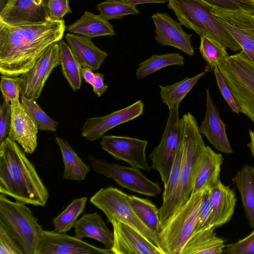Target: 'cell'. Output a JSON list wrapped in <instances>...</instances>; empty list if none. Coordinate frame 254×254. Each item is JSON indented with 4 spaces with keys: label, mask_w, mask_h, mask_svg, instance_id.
<instances>
[{
    "label": "cell",
    "mask_w": 254,
    "mask_h": 254,
    "mask_svg": "<svg viewBox=\"0 0 254 254\" xmlns=\"http://www.w3.org/2000/svg\"><path fill=\"white\" fill-rule=\"evenodd\" d=\"M71 33L83 36L90 39L101 36L115 35L113 25L100 14L85 11L82 16L67 26Z\"/></svg>",
    "instance_id": "484cf974"
},
{
    "label": "cell",
    "mask_w": 254,
    "mask_h": 254,
    "mask_svg": "<svg viewBox=\"0 0 254 254\" xmlns=\"http://www.w3.org/2000/svg\"><path fill=\"white\" fill-rule=\"evenodd\" d=\"M240 193L249 225L254 228V168L244 165L232 179Z\"/></svg>",
    "instance_id": "4316f807"
},
{
    "label": "cell",
    "mask_w": 254,
    "mask_h": 254,
    "mask_svg": "<svg viewBox=\"0 0 254 254\" xmlns=\"http://www.w3.org/2000/svg\"><path fill=\"white\" fill-rule=\"evenodd\" d=\"M208 6L242 50L254 61V12Z\"/></svg>",
    "instance_id": "4fadbf2b"
},
{
    "label": "cell",
    "mask_w": 254,
    "mask_h": 254,
    "mask_svg": "<svg viewBox=\"0 0 254 254\" xmlns=\"http://www.w3.org/2000/svg\"><path fill=\"white\" fill-rule=\"evenodd\" d=\"M25 153L8 136L0 143V193L19 202L44 207L48 189Z\"/></svg>",
    "instance_id": "7a4b0ae2"
},
{
    "label": "cell",
    "mask_w": 254,
    "mask_h": 254,
    "mask_svg": "<svg viewBox=\"0 0 254 254\" xmlns=\"http://www.w3.org/2000/svg\"><path fill=\"white\" fill-rule=\"evenodd\" d=\"M49 0H0V21L18 26L50 21Z\"/></svg>",
    "instance_id": "8fae6325"
},
{
    "label": "cell",
    "mask_w": 254,
    "mask_h": 254,
    "mask_svg": "<svg viewBox=\"0 0 254 254\" xmlns=\"http://www.w3.org/2000/svg\"><path fill=\"white\" fill-rule=\"evenodd\" d=\"M104 75L99 72L95 73V77L91 85L93 92L98 97H101L107 90L108 85L104 82Z\"/></svg>",
    "instance_id": "bcb514c9"
},
{
    "label": "cell",
    "mask_w": 254,
    "mask_h": 254,
    "mask_svg": "<svg viewBox=\"0 0 254 254\" xmlns=\"http://www.w3.org/2000/svg\"><path fill=\"white\" fill-rule=\"evenodd\" d=\"M184 64V57L178 53L153 54L138 65L135 75L137 79H140L165 67Z\"/></svg>",
    "instance_id": "1f68e13d"
},
{
    "label": "cell",
    "mask_w": 254,
    "mask_h": 254,
    "mask_svg": "<svg viewBox=\"0 0 254 254\" xmlns=\"http://www.w3.org/2000/svg\"><path fill=\"white\" fill-rule=\"evenodd\" d=\"M56 141L62 155L63 178L77 181L84 180L90 171V166L82 161L66 140L57 136Z\"/></svg>",
    "instance_id": "83f0119b"
},
{
    "label": "cell",
    "mask_w": 254,
    "mask_h": 254,
    "mask_svg": "<svg viewBox=\"0 0 254 254\" xmlns=\"http://www.w3.org/2000/svg\"><path fill=\"white\" fill-rule=\"evenodd\" d=\"M59 57L58 42L50 45L43 52L31 68L20 76L22 96L35 101L40 97L49 75L60 64Z\"/></svg>",
    "instance_id": "7c38bea8"
},
{
    "label": "cell",
    "mask_w": 254,
    "mask_h": 254,
    "mask_svg": "<svg viewBox=\"0 0 254 254\" xmlns=\"http://www.w3.org/2000/svg\"><path fill=\"white\" fill-rule=\"evenodd\" d=\"M152 18L155 26V40L158 44L176 48L190 56L193 55L194 49L190 40L192 35L185 32L180 22L164 12H156Z\"/></svg>",
    "instance_id": "d6986e66"
},
{
    "label": "cell",
    "mask_w": 254,
    "mask_h": 254,
    "mask_svg": "<svg viewBox=\"0 0 254 254\" xmlns=\"http://www.w3.org/2000/svg\"><path fill=\"white\" fill-rule=\"evenodd\" d=\"M64 20L10 26L0 21V72L2 75H22L34 64L50 45L61 40Z\"/></svg>",
    "instance_id": "6da1fadb"
},
{
    "label": "cell",
    "mask_w": 254,
    "mask_h": 254,
    "mask_svg": "<svg viewBox=\"0 0 254 254\" xmlns=\"http://www.w3.org/2000/svg\"><path fill=\"white\" fill-rule=\"evenodd\" d=\"M249 132L250 141L247 145L250 148L253 156H254V131L249 129Z\"/></svg>",
    "instance_id": "681fc988"
},
{
    "label": "cell",
    "mask_w": 254,
    "mask_h": 254,
    "mask_svg": "<svg viewBox=\"0 0 254 254\" xmlns=\"http://www.w3.org/2000/svg\"><path fill=\"white\" fill-rule=\"evenodd\" d=\"M0 254H25L11 231L0 220Z\"/></svg>",
    "instance_id": "74e56055"
},
{
    "label": "cell",
    "mask_w": 254,
    "mask_h": 254,
    "mask_svg": "<svg viewBox=\"0 0 254 254\" xmlns=\"http://www.w3.org/2000/svg\"><path fill=\"white\" fill-rule=\"evenodd\" d=\"M218 87L231 110L237 114L240 113V108L234 98L232 92L229 87L224 76L217 66L213 68Z\"/></svg>",
    "instance_id": "b9f144b4"
},
{
    "label": "cell",
    "mask_w": 254,
    "mask_h": 254,
    "mask_svg": "<svg viewBox=\"0 0 254 254\" xmlns=\"http://www.w3.org/2000/svg\"><path fill=\"white\" fill-rule=\"evenodd\" d=\"M88 159L95 172L131 191L149 196H156L161 191L159 184L146 177L138 168L109 163L93 155H89Z\"/></svg>",
    "instance_id": "30bf717a"
},
{
    "label": "cell",
    "mask_w": 254,
    "mask_h": 254,
    "mask_svg": "<svg viewBox=\"0 0 254 254\" xmlns=\"http://www.w3.org/2000/svg\"><path fill=\"white\" fill-rule=\"evenodd\" d=\"M211 214L209 226L221 227L228 222L235 211L237 198L235 191L219 180L210 189Z\"/></svg>",
    "instance_id": "44dd1931"
},
{
    "label": "cell",
    "mask_w": 254,
    "mask_h": 254,
    "mask_svg": "<svg viewBox=\"0 0 254 254\" xmlns=\"http://www.w3.org/2000/svg\"><path fill=\"white\" fill-rule=\"evenodd\" d=\"M26 204L0 194V220L14 236L25 254H36L43 229Z\"/></svg>",
    "instance_id": "52a82bcc"
},
{
    "label": "cell",
    "mask_w": 254,
    "mask_h": 254,
    "mask_svg": "<svg viewBox=\"0 0 254 254\" xmlns=\"http://www.w3.org/2000/svg\"><path fill=\"white\" fill-rule=\"evenodd\" d=\"M223 158L209 146L205 148L198 161L191 194L210 189L219 180Z\"/></svg>",
    "instance_id": "7402d4cb"
},
{
    "label": "cell",
    "mask_w": 254,
    "mask_h": 254,
    "mask_svg": "<svg viewBox=\"0 0 254 254\" xmlns=\"http://www.w3.org/2000/svg\"><path fill=\"white\" fill-rule=\"evenodd\" d=\"M169 116L159 144L150 154L151 169L159 174L164 185L168 181L178 148L183 138V125L179 105L169 109Z\"/></svg>",
    "instance_id": "9c48e42d"
},
{
    "label": "cell",
    "mask_w": 254,
    "mask_h": 254,
    "mask_svg": "<svg viewBox=\"0 0 254 254\" xmlns=\"http://www.w3.org/2000/svg\"><path fill=\"white\" fill-rule=\"evenodd\" d=\"M202 192L191 194L187 202L175 210L157 234L165 254H181L194 231Z\"/></svg>",
    "instance_id": "8992f818"
},
{
    "label": "cell",
    "mask_w": 254,
    "mask_h": 254,
    "mask_svg": "<svg viewBox=\"0 0 254 254\" xmlns=\"http://www.w3.org/2000/svg\"><path fill=\"white\" fill-rule=\"evenodd\" d=\"M182 163L177 187L159 209L162 224L177 209L189 200L193 188L196 167L205 148L199 127L195 117L190 113L183 115Z\"/></svg>",
    "instance_id": "3957f363"
},
{
    "label": "cell",
    "mask_w": 254,
    "mask_h": 254,
    "mask_svg": "<svg viewBox=\"0 0 254 254\" xmlns=\"http://www.w3.org/2000/svg\"><path fill=\"white\" fill-rule=\"evenodd\" d=\"M65 38L82 66L98 70L108 55L106 52L98 48L89 38L69 32L66 34Z\"/></svg>",
    "instance_id": "cb8c5ba5"
},
{
    "label": "cell",
    "mask_w": 254,
    "mask_h": 254,
    "mask_svg": "<svg viewBox=\"0 0 254 254\" xmlns=\"http://www.w3.org/2000/svg\"><path fill=\"white\" fill-rule=\"evenodd\" d=\"M206 5L227 10L254 12V0H199Z\"/></svg>",
    "instance_id": "ab89813d"
},
{
    "label": "cell",
    "mask_w": 254,
    "mask_h": 254,
    "mask_svg": "<svg viewBox=\"0 0 254 254\" xmlns=\"http://www.w3.org/2000/svg\"><path fill=\"white\" fill-rule=\"evenodd\" d=\"M75 236L82 239L90 238L101 243L107 249L111 250L114 234L106 226L97 212L86 213L77 220L74 226Z\"/></svg>",
    "instance_id": "603a6c76"
},
{
    "label": "cell",
    "mask_w": 254,
    "mask_h": 254,
    "mask_svg": "<svg viewBox=\"0 0 254 254\" xmlns=\"http://www.w3.org/2000/svg\"><path fill=\"white\" fill-rule=\"evenodd\" d=\"M58 43L59 60L63 75L72 90L75 91L81 88L82 77L80 69L82 65L68 44L62 39Z\"/></svg>",
    "instance_id": "f1b7e54d"
},
{
    "label": "cell",
    "mask_w": 254,
    "mask_h": 254,
    "mask_svg": "<svg viewBox=\"0 0 254 254\" xmlns=\"http://www.w3.org/2000/svg\"><path fill=\"white\" fill-rule=\"evenodd\" d=\"M100 15L107 20L121 19L127 15L139 13L136 5L118 0H106L97 5Z\"/></svg>",
    "instance_id": "836d02e7"
},
{
    "label": "cell",
    "mask_w": 254,
    "mask_h": 254,
    "mask_svg": "<svg viewBox=\"0 0 254 254\" xmlns=\"http://www.w3.org/2000/svg\"><path fill=\"white\" fill-rule=\"evenodd\" d=\"M21 103L35 123L38 130L56 131L59 123L50 117L38 105L35 100L21 96Z\"/></svg>",
    "instance_id": "e575fe53"
},
{
    "label": "cell",
    "mask_w": 254,
    "mask_h": 254,
    "mask_svg": "<svg viewBox=\"0 0 254 254\" xmlns=\"http://www.w3.org/2000/svg\"><path fill=\"white\" fill-rule=\"evenodd\" d=\"M182 156L183 148L181 142L172 167L168 181L167 184L164 185V189L162 194V202H165L169 198L177 187L181 174Z\"/></svg>",
    "instance_id": "8d00e7d4"
},
{
    "label": "cell",
    "mask_w": 254,
    "mask_h": 254,
    "mask_svg": "<svg viewBox=\"0 0 254 254\" xmlns=\"http://www.w3.org/2000/svg\"><path fill=\"white\" fill-rule=\"evenodd\" d=\"M128 198L129 204L139 219L149 229L157 234L162 226L159 209L149 199L132 195H128Z\"/></svg>",
    "instance_id": "4dcf8cb0"
},
{
    "label": "cell",
    "mask_w": 254,
    "mask_h": 254,
    "mask_svg": "<svg viewBox=\"0 0 254 254\" xmlns=\"http://www.w3.org/2000/svg\"><path fill=\"white\" fill-rule=\"evenodd\" d=\"M10 121V103L4 100L0 108V143L9 134Z\"/></svg>",
    "instance_id": "f6af8a7d"
},
{
    "label": "cell",
    "mask_w": 254,
    "mask_h": 254,
    "mask_svg": "<svg viewBox=\"0 0 254 254\" xmlns=\"http://www.w3.org/2000/svg\"><path fill=\"white\" fill-rule=\"evenodd\" d=\"M134 5L151 3H166L169 0H118Z\"/></svg>",
    "instance_id": "c3c4849f"
},
{
    "label": "cell",
    "mask_w": 254,
    "mask_h": 254,
    "mask_svg": "<svg viewBox=\"0 0 254 254\" xmlns=\"http://www.w3.org/2000/svg\"><path fill=\"white\" fill-rule=\"evenodd\" d=\"M199 52L211 68L229 55L226 48L218 42L205 36H200Z\"/></svg>",
    "instance_id": "d590c367"
},
{
    "label": "cell",
    "mask_w": 254,
    "mask_h": 254,
    "mask_svg": "<svg viewBox=\"0 0 254 254\" xmlns=\"http://www.w3.org/2000/svg\"><path fill=\"white\" fill-rule=\"evenodd\" d=\"M49 14L52 20H63V17L72 11L68 0H49L48 2Z\"/></svg>",
    "instance_id": "ee69618b"
},
{
    "label": "cell",
    "mask_w": 254,
    "mask_h": 254,
    "mask_svg": "<svg viewBox=\"0 0 254 254\" xmlns=\"http://www.w3.org/2000/svg\"><path fill=\"white\" fill-rule=\"evenodd\" d=\"M112 225V254H165L163 251L131 226L116 219Z\"/></svg>",
    "instance_id": "2e32d148"
},
{
    "label": "cell",
    "mask_w": 254,
    "mask_h": 254,
    "mask_svg": "<svg viewBox=\"0 0 254 254\" xmlns=\"http://www.w3.org/2000/svg\"><path fill=\"white\" fill-rule=\"evenodd\" d=\"M87 199L86 196L74 199L55 217L53 220L55 231L65 233L74 227L78 217L84 211Z\"/></svg>",
    "instance_id": "d6a6232c"
},
{
    "label": "cell",
    "mask_w": 254,
    "mask_h": 254,
    "mask_svg": "<svg viewBox=\"0 0 254 254\" xmlns=\"http://www.w3.org/2000/svg\"><path fill=\"white\" fill-rule=\"evenodd\" d=\"M217 67L224 76L240 113L254 123V61L242 50L221 60Z\"/></svg>",
    "instance_id": "5b68a950"
},
{
    "label": "cell",
    "mask_w": 254,
    "mask_h": 254,
    "mask_svg": "<svg viewBox=\"0 0 254 254\" xmlns=\"http://www.w3.org/2000/svg\"><path fill=\"white\" fill-rule=\"evenodd\" d=\"M144 107L142 101L138 100L107 115L88 118L83 125L81 134L90 141L102 138L107 131L141 115Z\"/></svg>",
    "instance_id": "e0dca14e"
},
{
    "label": "cell",
    "mask_w": 254,
    "mask_h": 254,
    "mask_svg": "<svg viewBox=\"0 0 254 254\" xmlns=\"http://www.w3.org/2000/svg\"><path fill=\"white\" fill-rule=\"evenodd\" d=\"M215 227L210 226L194 232L184 247L181 254H221L225 240L216 236Z\"/></svg>",
    "instance_id": "d4e9b609"
},
{
    "label": "cell",
    "mask_w": 254,
    "mask_h": 254,
    "mask_svg": "<svg viewBox=\"0 0 254 254\" xmlns=\"http://www.w3.org/2000/svg\"><path fill=\"white\" fill-rule=\"evenodd\" d=\"M21 82V77L1 75L0 86L3 99L9 102L19 99Z\"/></svg>",
    "instance_id": "f35d334b"
},
{
    "label": "cell",
    "mask_w": 254,
    "mask_h": 254,
    "mask_svg": "<svg viewBox=\"0 0 254 254\" xmlns=\"http://www.w3.org/2000/svg\"><path fill=\"white\" fill-rule=\"evenodd\" d=\"M205 73L206 71L192 77H187L171 85H160V94L162 103L166 104L168 109L179 105L187 94Z\"/></svg>",
    "instance_id": "f546056e"
},
{
    "label": "cell",
    "mask_w": 254,
    "mask_h": 254,
    "mask_svg": "<svg viewBox=\"0 0 254 254\" xmlns=\"http://www.w3.org/2000/svg\"><path fill=\"white\" fill-rule=\"evenodd\" d=\"M168 8L173 10L182 25L200 36H205L219 43L233 52L242 50L236 40L212 13L199 0H169Z\"/></svg>",
    "instance_id": "277c9868"
},
{
    "label": "cell",
    "mask_w": 254,
    "mask_h": 254,
    "mask_svg": "<svg viewBox=\"0 0 254 254\" xmlns=\"http://www.w3.org/2000/svg\"><path fill=\"white\" fill-rule=\"evenodd\" d=\"M223 253L254 254V230L245 238L226 246L224 249Z\"/></svg>",
    "instance_id": "7bdbcfd3"
},
{
    "label": "cell",
    "mask_w": 254,
    "mask_h": 254,
    "mask_svg": "<svg viewBox=\"0 0 254 254\" xmlns=\"http://www.w3.org/2000/svg\"><path fill=\"white\" fill-rule=\"evenodd\" d=\"M36 254H112L111 250L97 247L65 233L43 230Z\"/></svg>",
    "instance_id": "9a60e30c"
},
{
    "label": "cell",
    "mask_w": 254,
    "mask_h": 254,
    "mask_svg": "<svg viewBox=\"0 0 254 254\" xmlns=\"http://www.w3.org/2000/svg\"><path fill=\"white\" fill-rule=\"evenodd\" d=\"M199 127L201 133L216 150L228 154L233 152L226 131V124L220 118L208 89H206L205 114Z\"/></svg>",
    "instance_id": "ffe728a7"
},
{
    "label": "cell",
    "mask_w": 254,
    "mask_h": 254,
    "mask_svg": "<svg viewBox=\"0 0 254 254\" xmlns=\"http://www.w3.org/2000/svg\"><path fill=\"white\" fill-rule=\"evenodd\" d=\"M209 196V189H206L202 192L194 232L209 227V222L211 214Z\"/></svg>",
    "instance_id": "60d3db41"
},
{
    "label": "cell",
    "mask_w": 254,
    "mask_h": 254,
    "mask_svg": "<svg viewBox=\"0 0 254 254\" xmlns=\"http://www.w3.org/2000/svg\"><path fill=\"white\" fill-rule=\"evenodd\" d=\"M101 148L117 160L146 172L151 170L145 155L148 142L137 138L113 135H104L100 142Z\"/></svg>",
    "instance_id": "5bb4252c"
},
{
    "label": "cell",
    "mask_w": 254,
    "mask_h": 254,
    "mask_svg": "<svg viewBox=\"0 0 254 254\" xmlns=\"http://www.w3.org/2000/svg\"><path fill=\"white\" fill-rule=\"evenodd\" d=\"M128 198V195L119 189L109 187L99 190L90 201L104 212L109 221L116 219L131 226L160 248L157 234L139 219Z\"/></svg>",
    "instance_id": "ba28073f"
},
{
    "label": "cell",
    "mask_w": 254,
    "mask_h": 254,
    "mask_svg": "<svg viewBox=\"0 0 254 254\" xmlns=\"http://www.w3.org/2000/svg\"><path fill=\"white\" fill-rule=\"evenodd\" d=\"M93 70L87 66H82L80 69V74L82 79H83L84 81L91 85L93 82L95 73Z\"/></svg>",
    "instance_id": "7dc6e473"
},
{
    "label": "cell",
    "mask_w": 254,
    "mask_h": 254,
    "mask_svg": "<svg viewBox=\"0 0 254 254\" xmlns=\"http://www.w3.org/2000/svg\"><path fill=\"white\" fill-rule=\"evenodd\" d=\"M11 121L8 137L24 151L32 154L37 147L38 127L19 99L10 102Z\"/></svg>",
    "instance_id": "ac0fdd59"
}]
</instances>
